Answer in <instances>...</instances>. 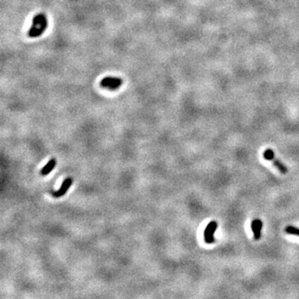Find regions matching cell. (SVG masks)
I'll use <instances>...</instances> for the list:
<instances>
[{
	"label": "cell",
	"mask_w": 299,
	"mask_h": 299,
	"mask_svg": "<svg viewBox=\"0 0 299 299\" xmlns=\"http://www.w3.org/2000/svg\"><path fill=\"white\" fill-rule=\"evenodd\" d=\"M47 20L45 15L42 13L36 15L33 18V23L28 32V36L31 38H37L38 36L42 35V33L47 29Z\"/></svg>",
	"instance_id": "6da1fadb"
},
{
	"label": "cell",
	"mask_w": 299,
	"mask_h": 299,
	"mask_svg": "<svg viewBox=\"0 0 299 299\" xmlns=\"http://www.w3.org/2000/svg\"><path fill=\"white\" fill-rule=\"evenodd\" d=\"M122 85V79L116 76H106L101 81V87L108 90H116Z\"/></svg>",
	"instance_id": "7a4b0ae2"
},
{
	"label": "cell",
	"mask_w": 299,
	"mask_h": 299,
	"mask_svg": "<svg viewBox=\"0 0 299 299\" xmlns=\"http://www.w3.org/2000/svg\"><path fill=\"white\" fill-rule=\"evenodd\" d=\"M218 228V223L216 221H211L205 228L204 231V239L206 244L215 243V232Z\"/></svg>",
	"instance_id": "3957f363"
},
{
	"label": "cell",
	"mask_w": 299,
	"mask_h": 299,
	"mask_svg": "<svg viewBox=\"0 0 299 299\" xmlns=\"http://www.w3.org/2000/svg\"><path fill=\"white\" fill-rule=\"evenodd\" d=\"M262 228H263V222L260 219H255L251 222V228L253 232V238L255 240L260 239Z\"/></svg>",
	"instance_id": "277c9868"
},
{
	"label": "cell",
	"mask_w": 299,
	"mask_h": 299,
	"mask_svg": "<svg viewBox=\"0 0 299 299\" xmlns=\"http://www.w3.org/2000/svg\"><path fill=\"white\" fill-rule=\"evenodd\" d=\"M72 180L71 178H67V179L64 180L63 183V185L61 186V188H60L57 191L53 192L52 195H53L54 197H57V198H58V197H61V196L64 195V194L68 192V190H69L70 186L72 185Z\"/></svg>",
	"instance_id": "5b68a950"
},
{
	"label": "cell",
	"mask_w": 299,
	"mask_h": 299,
	"mask_svg": "<svg viewBox=\"0 0 299 299\" xmlns=\"http://www.w3.org/2000/svg\"><path fill=\"white\" fill-rule=\"evenodd\" d=\"M55 165H56V160H55V159H52V160H50V161H49V162H48V163L42 169L41 174H42V175H48V174L54 169Z\"/></svg>",
	"instance_id": "8992f818"
},
{
	"label": "cell",
	"mask_w": 299,
	"mask_h": 299,
	"mask_svg": "<svg viewBox=\"0 0 299 299\" xmlns=\"http://www.w3.org/2000/svg\"><path fill=\"white\" fill-rule=\"evenodd\" d=\"M272 162L274 163V164L276 166V168L278 169V170L280 171V172L282 173V174H283V175H285L287 172V168L286 167V165L285 164H283L279 160H278V159H276L275 157H274V159L272 160Z\"/></svg>",
	"instance_id": "52a82bcc"
},
{
	"label": "cell",
	"mask_w": 299,
	"mask_h": 299,
	"mask_svg": "<svg viewBox=\"0 0 299 299\" xmlns=\"http://www.w3.org/2000/svg\"><path fill=\"white\" fill-rule=\"evenodd\" d=\"M285 232H286L287 234H288L296 235L299 237L298 228H296L294 227V226H292V225H288V226H287L286 228H285Z\"/></svg>",
	"instance_id": "ba28073f"
},
{
	"label": "cell",
	"mask_w": 299,
	"mask_h": 299,
	"mask_svg": "<svg viewBox=\"0 0 299 299\" xmlns=\"http://www.w3.org/2000/svg\"><path fill=\"white\" fill-rule=\"evenodd\" d=\"M263 158L267 160H269V161H272V160L274 159V152L272 149H267L265 150L263 153Z\"/></svg>",
	"instance_id": "9c48e42d"
}]
</instances>
